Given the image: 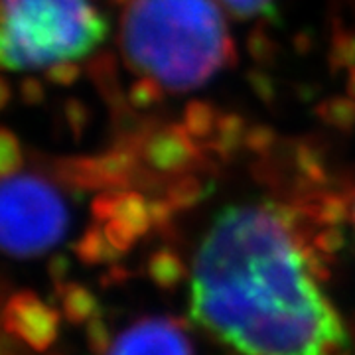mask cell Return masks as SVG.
<instances>
[{
  "label": "cell",
  "instance_id": "1",
  "mask_svg": "<svg viewBox=\"0 0 355 355\" xmlns=\"http://www.w3.org/2000/svg\"><path fill=\"white\" fill-rule=\"evenodd\" d=\"M320 190L296 200L227 203L193 261L191 316L243 355H349L347 334L318 279Z\"/></svg>",
  "mask_w": 355,
  "mask_h": 355
},
{
  "label": "cell",
  "instance_id": "2",
  "mask_svg": "<svg viewBox=\"0 0 355 355\" xmlns=\"http://www.w3.org/2000/svg\"><path fill=\"white\" fill-rule=\"evenodd\" d=\"M121 50L132 71L168 93L203 87L235 53L217 0H128Z\"/></svg>",
  "mask_w": 355,
  "mask_h": 355
},
{
  "label": "cell",
  "instance_id": "3",
  "mask_svg": "<svg viewBox=\"0 0 355 355\" xmlns=\"http://www.w3.org/2000/svg\"><path fill=\"white\" fill-rule=\"evenodd\" d=\"M107 38L93 0H2L0 55L12 73L64 71Z\"/></svg>",
  "mask_w": 355,
  "mask_h": 355
},
{
  "label": "cell",
  "instance_id": "4",
  "mask_svg": "<svg viewBox=\"0 0 355 355\" xmlns=\"http://www.w3.org/2000/svg\"><path fill=\"white\" fill-rule=\"evenodd\" d=\"M0 243L4 253L30 259L50 251L69 229L62 190L38 172H26L16 150H2Z\"/></svg>",
  "mask_w": 355,
  "mask_h": 355
},
{
  "label": "cell",
  "instance_id": "5",
  "mask_svg": "<svg viewBox=\"0 0 355 355\" xmlns=\"http://www.w3.org/2000/svg\"><path fill=\"white\" fill-rule=\"evenodd\" d=\"M4 331L34 352H48L60 330V314L32 291L14 292L2 312Z\"/></svg>",
  "mask_w": 355,
  "mask_h": 355
},
{
  "label": "cell",
  "instance_id": "6",
  "mask_svg": "<svg viewBox=\"0 0 355 355\" xmlns=\"http://www.w3.org/2000/svg\"><path fill=\"white\" fill-rule=\"evenodd\" d=\"M184 330L174 318H144L114 340L109 355H193Z\"/></svg>",
  "mask_w": 355,
  "mask_h": 355
},
{
  "label": "cell",
  "instance_id": "7",
  "mask_svg": "<svg viewBox=\"0 0 355 355\" xmlns=\"http://www.w3.org/2000/svg\"><path fill=\"white\" fill-rule=\"evenodd\" d=\"M55 296L60 298L64 318L73 326L87 324L91 318L97 316L99 304L95 294L79 282H67L62 291L55 292Z\"/></svg>",
  "mask_w": 355,
  "mask_h": 355
},
{
  "label": "cell",
  "instance_id": "8",
  "mask_svg": "<svg viewBox=\"0 0 355 355\" xmlns=\"http://www.w3.org/2000/svg\"><path fill=\"white\" fill-rule=\"evenodd\" d=\"M146 272L154 284L162 291H174L188 277V268L184 265L182 257L172 249H160L150 254Z\"/></svg>",
  "mask_w": 355,
  "mask_h": 355
},
{
  "label": "cell",
  "instance_id": "9",
  "mask_svg": "<svg viewBox=\"0 0 355 355\" xmlns=\"http://www.w3.org/2000/svg\"><path fill=\"white\" fill-rule=\"evenodd\" d=\"M73 253L83 265H103V263H114L121 253L114 251L113 245L107 241L105 231L99 227L85 229V233L73 243Z\"/></svg>",
  "mask_w": 355,
  "mask_h": 355
},
{
  "label": "cell",
  "instance_id": "10",
  "mask_svg": "<svg viewBox=\"0 0 355 355\" xmlns=\"http://www.w3.org/2000/svg\"><path fill=\"white\" fill-rule=\"evenodd\" d=\"M85 340H87V347L91 355H109L114 343L113 338H111V331H109L101 316H95L89 320L87 328H85Z\"/></svg>",
  "mask_w": 355,
  "mask_h": 355
},
{
  "label": "cell",
  "instance_id": "11",
  "mask_svg": "<svg viewBox=\"0 0 355 355\" xmlns=\"http://www.w3.org/2000/svg\"><path fill=\"white\" fill-rule=\"evenodd\" d=\"M105 237H107V241L113 245L114 251H119V253H127L132 249V245L137 241V233L132 231V229L125 225L123 221H119V219H111V221H107L105 223Z\"/></svg>",
  "mask_w": 355,
  "mask_h": 355
},
{
  "label": "cell",
  "instance_id": "12",
  "mask_svg": "<svg viewBox=\"0 0 355 355\" xmlns=\"http://www.w3.org/2000/svg\"><path fill=\"white\" fill-rule=\"evenodd\" d=\"M219 2L233 14H239L243 18H251L268 8V4L272 0H219Z\"/></svg>",
  "mask_w": 355,
  "mask_h": 355
},
{
  "label": "cell",
  "instance_id": "13",
  "mask_svg": "<svg viewBox=\"0 0 355 355\" xmlns=\"http://www.w3.org/2000/svg\"><path fill=\"white\" fill-rule=\"evenodd\" d=\"M67 272H69V259L65 254H53L48 261V275H50L51 282H53L55 292H60L67 284L65 282Z\"/></svg>",
  "mask_w": 355,
  "mask_h": 355
},
{
  "label": "cell",
  "instance_id": "14",
  "mask_svg": "<svg viewBox=\"0 0 355 355\" xmlns=\"http://www.w3.org/2000/svg\"><path fill=\"white\" fill-rule=\"evenodd\" d=\"M128 279H130V272H128L125 266L113 265L101 277V284L105 286V288H109V286H116V284H123V282H127Z\"/></svg>",
  "mask_w": 355,
  "mask_h": 355
},
{
  "label": "cell",
  "instance_id": "15",
  "mask_svg": "<svg viewBox=\"0 0 355 355\" xmlns=\"http://www.w3.org/2000/svg\"><path fill=\"white\" fill-rule=\"evenodd\" d=\"M352 219H354V223H355V200L354 203H352Z\"/></svg>",
  "mask_w": 355,
  "mask_h": 355
}]
</instances>
